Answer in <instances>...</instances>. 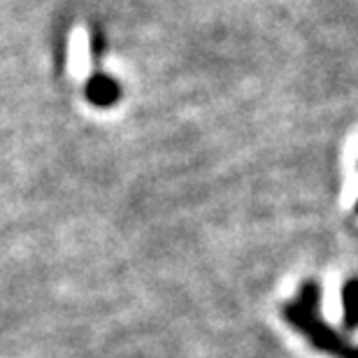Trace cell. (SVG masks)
Masks as SVG:
<instances>
[{
	"mask_svg": "<svg viewBox=\"0 0 358 358\" xmlns=\"http://www.w3.org/2000/svg\"><path fill=\"white\" fill-rule=\"evenodd\" d=\"M321 303V289L317 282L307 279L300 286V293L296 300H289L284 305V319L293 331H298L310 345L321 354L335 356V358H358V345H352L347 338H342L338 331H333L326 324L319 312Z\"/></svg>",
	"mask_w": 358,
	"mask_h": 358,
	"instance_id": "6da1fadb",
	"label": "cell"
},
{
	"mask_svg": "<svg viewBox=\"0 0 358 358\" xmlns=\"http://www.w3.org/2000/svg\"><path fill=\"white\" fill-rule=\"evenodd\" d=\"M356 214H358V200H356Z\"/></svg>",
	"mask_w": 358,
	"mask_h": 358,
	"instance_id": "277c9868",
	"label": "cell"
},
{
	"mask_svg": "<svg viewBox=\"0 0 358 358\" xmlns=\"http://www.w3.org/2000/svg\"><path fill=\"white\" fill-rule=\"evenodd\" d=\"M119 96H121L119 84L114 82L110 75L96 73V75L89 77V82H87V98H89L91 105H96V107H112V105H117Z\"/></svg>",
	"mask_w": 358,
	"mask_h": 358,
	"instance_id": "7a4b0ae2",
	"label": "cell"
},
{
	"mask_svg": "<svg viewBox=\"0 0 358 358\" xmlns=\"http://www.w3.org/2000/svg\"><path fill=\"white\" fill-rule=\"evenodd\" d=\"M342 326L347 333L358 331V277L347 279L342 286Z\"/></svg>",
	"mask_w": 358,
	"mask_h": 358,
	"instance_id": "3957f363",
	"label": "cell"
}]
</instances>
